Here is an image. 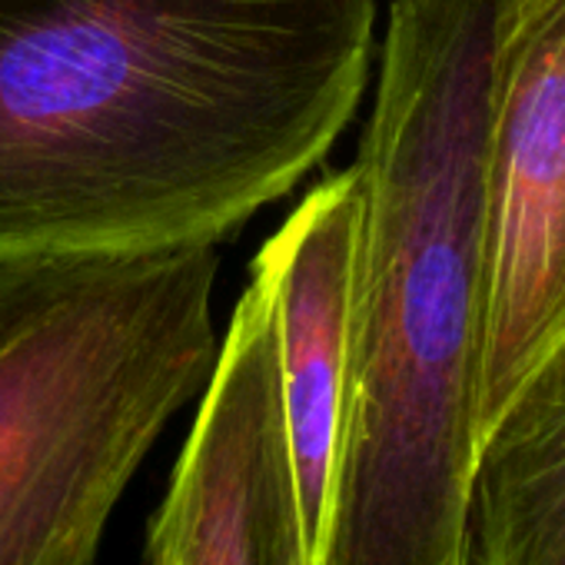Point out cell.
<instances>
[{
  "label": "cell",
  "instance_id": "cell-1",
  "mask_svg": "<svg viewBox=\"0 0 565 565\" xmlns=\"http://www.w3.org/2000/svg\"><path fill=\"white\" fill-rule=\"evenodd\" d=\"M376 0H0V259L220 243L353 120Z\"/></svg>",
  "mask_w": 565,
  "mask_h": 565
},
{
  "label": "cell",
  "instance_id": "cell-2",
  "mask_svg": "<svg viewBox=\"0 0 565 565\" xmlns=\"http://www.w3.org/2000/svg\"><path fill=\"white\" fill-rule=\"evenodd\" d=\"M515 0H393L356 183L323 565H466L489 124Z\"/></svg>",
  "mask_w": 565,
  "mask_h": 565
},
{
  "label": "cell",
  "instance_id": "cell-3",
  "mask_svg": "<svg viewBox=\"0 0 565 565\" xmlns=\"http://www.w3.org/2000/svg\"><path fill=\"white\" fill-rule=\"evenodd\" d=\"M216 243L0 259V565H97L220 356Z\"/></svg>",
  "mask_w": 565,
  "mask_h": 565
},
{
  "label": "cell",
  "instance_id": "cell-4",
  "mask_svg": "<svg viewBox=\"0 0 565 565\" xmlns=\"http://www.w3.org/2000/svg\"><path fill=\"white\" fill-rule=\"evenodd\" d=\"M479 439L565 337V0H515L489 124Z\"/></svg>",
  "mask_w": 565,
  "mask_h": 565
},
{
  "label": "cell",
  "instance_id": "cell-5",
  "mask_svg": "<svg viewBox=\"0 0 565 565\" xmlns=\"http://www.w3.org/2000/svg\"><path fill=\"white\" fill-rule=\"evenodd\" d=\"M193 429L147 525L143 565H313L266 282L249 273Z\"/></svg>",
  "mask_w": 565,
  "mask_h": 565
},
{
  "label": "cell",
  "instance_id": "cell-6",
  "mask_svg": "<svg viewBox=\"0 0 565 565\" xmlns=\"http://www.w3.org/2000/svg\"><path fill=\"white\" fill-rule=\"evenodd\" d=\"M356 213L360 183L356 170L347 167L317 183L253 259L273 313L282 413L313 565H323L327 539L347 373Z\"/></svg>",
  "mask_w": 565,
  "mask_h": 565
},
{
  "label": "cell",
  "instance_id": "cell-7",
  "mask_svg": "<svg viewBox=\"0 0 565 565\" xmlns=\"http://www.w3.org/2000/svg\"><path fill=\"white\" fill-rule=\"evenodd\" d=\"M466 565H565V337L479 439Z\"/></svg>",
  "mask_w": 565,
  "mask_h": 565
}]
</instances>
